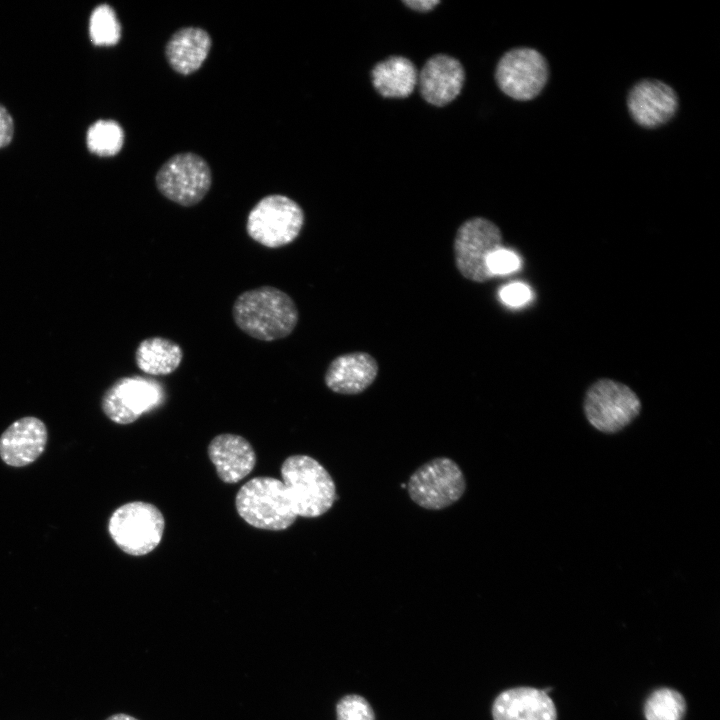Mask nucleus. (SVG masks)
<instances>
[{"instance_id": "25", "label": "nucleus", "mask_w": 720, "mask_h": 720, "mask_svg": "<svg viewBox=\"0 0 720 720\" xmlns=\"http://www.w3.org/2000/svg\"><path fill=\"white\" fill-rule=\"evenodd\" d=\"M487 265L494 277L495 275L509 274L518 270L520 260L514 252L501 247L489 256Z\"/></svg>"}, {"instance_id": "7", "label": "nucleus", "mask_w": 720, "mask_h": 720, "mask_svg": "<svg viewBox=\"0 0 720 720\" xmlns=\"http://www.w3.org/2000/svg\"><path fill=\"white\" fill-rule=\"evenodd\" d=\"M410 498L420 507L441 510L457 502L465 492V477L452 459L438 457L420 466L406 485Z\"/></svg>"}, {"instance_id": "21", "label": "nucleus", "mask_w": 720, "mask_h": 720, "mask_svg": "<svg viewBox=\"0 0 720 720\" xmlns=\"http://www.w3.org/2000/svg\"><path fill=\"white\" fill-rule=\"evenodd\" d=\"M86 143L90 152L101 157H111L122 149L124 131L114 120H99L88 128Z\"/></svg>"}, {"instance_id": "20", "label": "nucleus", "mask_w": 720, "mask_h": 720, "mask_svg": "<svg viewBox=\"0 0 720 720\" xmlns=\"http://www.w3.org/2000/svg\"><path fill=\"white\" fill-rule=\"evenodd\" d=\"M183 352L178 343L163 337L141 341L135 352L138 368L151 376L168 375L180 365Z\"/></svg>"}, {"instance_id": "6", "label": "nucleus", "mask_w": 720, "mask_h": 720, "mask_svg": "<svg viewBox=\"0 0 720 720\" xmlns=\"http://www.w3.org/2000/svg\"><path fill=\"white\" fill-rule=\"evenodd\" d=\"M502 247L499 227L484 217L464 221L453 241L455 266L467 280L485 283L493 276L488 269L489 256Z\"/></svg>"}, {"instance_id": "10", "label": "nucleus", "mask_w": 720, "mask_h": 720, "mask_svg": "<svg viewBox=\"0 0 720 720\" xmlns=\"http://www.w3.org/2000/svg\"><path fill=\"white\" fill-rule=\"evenodd\" d=\"M164 400L160 382L143 376L118 379L102 398L104 414L117 424H130L141 415L159 407Z\"/></svg>"}, {"instance_id": "16", "label": "nucleus", "mask_w": 720, "mask_h": 720, "mask_svg": "<svg viewBox=\"0 0 720 720\" xmlns=\"http://www.w3.org/2000/svg\"><path fill=\"white\" fill-rule=\"evenodd\" d=\"M494 720H556L550 696L533 687H516L500 693L493 705Z\"/></svg>"}, {"instance_id": "12", "label": "nucleus", "mask_w": 720, "mask_h": 720, "mask_svg": "<svg viewBox=\"0 0 720 720\" xmlns=\"http://www.w3.org/2000/svg\"><path fill=\"white\" fill-rule=\"evenodd\" d=\"M627 106L637 124L656 128L674 116L678 98L669 85L658 80H643L630 90Z\"/></svg>"}, {"instance_id": "28", "label": "nucleus", "mask_w": 720, "mask_h": 720, "mask_svg": "<svg viewBox=\"0 0 720 720\" xmlns=\"http://www.w3.org/2000/svg\"><path fill=\"white\" fill-rule=\"evenodd\" d=\"M403 3L409 8L419 11L427 12L432 10L436 5L440 3L438 0H407Z\"/></svg>"}, {"instance_id": "3", "label": "nucleus", "mask_w": 720, "mask_h": 720, "mask_svg": "<svg viewBox=\"0 0 720 720\" xmlns=\"http://www.w3.org/2000/svg\"><path fill=\"white\" fill-rule=\"evenodd\" d=\"M235 505L240 517L258 529L284 530L297 518L284 483L272 477L246 482L236 495Z\"/></svg>"}, {"instance_id": "29", "label": "nucleus", "mask_w": 720, "mask_h": 720, "mask_svg": "<svg viewBox=\"0 0 720 720\" xmlns=\"http://www.w3.org/2000/svg\"><path fill=\"white\" fill-rule=\"evenodd\" d=\"M105 720H139L131 715L125 713H117L109 716Z\"/></svg>"}, {"instance_id": "11", "label": "nucleus", "mask_w": 720, "mask_h": 720, "mask_svg": "<svg viewBox=\"0 0 720 720\" xmlns=\"http://www.w3.org/2000/svg\"><path fill=\"white\" fill-rule=\"evenodd\" d=\"M495 78L499 88L515 100L527 101L536 97L548 79L545 58L531 48H515L499 60Z\"/></svg>"}, {"instance_id": "8", "label": "nucleus", "mask_w": 720, "mask_h": 720, "mask_svg": "<svg viewBox=\"0 0 720 720\" xmlns=\"http://www.w3.org/2000/svg\"><path fill=\"white\" fill-rule=\"evenodd\" d=\"M641 402L627 385L611 379L595 382L586 392L584 412L589 423L604 433H615L639 414Z\"/></svg>"}, {"instance_id": "1", "label": "nucleus", "mask_w": 720, "mask_h": 720, "mask_svg": "<svg viewBox=\"0 0 720 720\" xmlns=\"http://www.w3.org/2000/svg\"><path fill=\"white\" fill-rule=\"evenodd\" d=\"M232 316L237 327L248 336L261 341H275L293 332L299 312L287 293L276 287L261 286L236 298Z\"/></svg>"}, {"instance_id": "19", "label": "nucleus", "mask_w": 720, "mask_h": 720, "mask_svg": "<svg viewBox=\"0 0 720 720\" xmlns=\"http://www.w3.org/2000/svg\"><path fill=\"white\" fill-rule=\"evenodd\" d=\"M418 73L406 57L391 56L378 62L371 71L374 88L384 97L404 98L417 85Z\"/></svg>"}, {"instance_id": "5", "label": "nucleus", "mask_w": 720, "mask_h": 720, "mask_svg": "<svg viewBox=\"0 0 720 720\" xmlns=\"http://www.w3.org/2000/svg\"><path fill=\"white\" fill-rule=\"evenodd\" d=\"M304 212L291 198L273 194L262 198L249 212L246 223L248 235L268 248L292 243L304 225Z\"/></svg>"}, {"instance_id": "15", "label": "nucleus", "mask_w": 720, "mask_h": 720, "mask_svg": "<svg viewBox=\"0 0 720 720\" xmlns=\"http://www.w3.org/2000/svg\"><path fill=\"white\" fill-rule=\"evenodd\" d=\"M378 372V362L371 354L355 351L334 358L326 369L324 382L334 393L356 395L373 384Z\"/></svg>"}, {"instance_id": "24", "label": "nucleus", "mask_w": 720, "mask_h": 720, "mask_svg": "<svg viewBox=\"0 0 720 720\" xmlns=\"http://www.w3.org/2000/svg\"><path fill=\"white\" fill-rule=\"evenodd\" d=\"M337 720H375L368 701L360 695H346L336 705Z\"/></svg>"}, {"instance_id": "13", "label": "nucleus", "mask_w": 720, "mask_h": 720, "mask_svg": "<svg viewBox=\"0 0 720 720\" xmlns=\"http://www.w3.org/2000/svg\"><path fill=\"white\" fill-rule=\"evenodd\" d=\"M47 440L43 421L33 416L23 417L0 436V458L12 467L27 466L44 452Z\"/></svg>"}, {"instance_id": "18", "label": "nucleus", "mask_w": 720, "mask_h": 720, "mask_svg": "<svg viewBox=\"0 0 720 720\" xmlns=\"http://www.w3.org/2000/svg\"><path fill=\"white\" fill-rule=\"evenodd\" d=\"M212 45L207 31L199 27L177 30L165 46V56L170 67L179 74L196 72L206 60Z\"/></svg>"}, {"instance_id": "27", "label": "nucleus", "mask_w": 720, "mask_h": 720, "mask_svg": "<svg viewBox=\"0 0 720 720\" xmlns=\"http://www.w3.org/2000/svg\"><path fill=\"white\" fill-rule=\"evenodd\" d=\"M14 135V122L8 110L0 104V148L6 147Z\"/></svg>"}, {"instance_id": "4", "label": "nucleus", "mask_w": 720, "mask_h": 720, "mask_svg": "<svg viewBox=\"0 0 720 720\" xmlns=\"http://www.w3.org/2000/svg\"><path fill=\"white\" fill-rule=\"evenodd\" d=\"M165 528L161 511L153 504L134 501L117 508L108 522L115 544L125 553L142 556L160 543Z\"/></svg>"}, {"instance_id": "9", "label": "nucleus", "mask_w": 720, "mask_h": 720, "mask_svg": "<svg viewBox=\"0 0 720 720\" xmlns=\"http://www.w3.org/2000/svg\"><path fill=\"white\" fill-rule=\"evenodd\" d=\"M212 183L211 169L204 158L183 152L170 157L156 174V186L167 199L190 207L199 203Z\"/></svg>"}, {"instance_id": "22", "label": "nucleus", "mask_w": 720, "mask_h": 720, "mask_svg": "<svg viewBox=\"0 0 720 720\" xmlns=\"http://www.w3.org/2000/svg\"><path fill=\"white\" fill-rule=\"evenodd\" d=\"M685 712V699L671 688L655 690L644 705L646 720H682Z\"/></svg>"}, {"instance_id": "26", "label": "nucleus", "mask_w": 720, "mask_h": 720, "mask_svg": "<svg viewBox=\"0 0 720 720\" xmlns=\"http://www.w3.org/2000/svg\"><path fill=\"white\" fill-rule=\"evenodd\" d=\"M500 298L502 301L511 307H520L531 299L530 288L523 283H512L500 290Z\"/></svg>"}, {"instance_id": "23", "label": "nucleus", "mask_w": 720, "mask_h": 720, "mask_svg": "<svg viewBox=\"0 0 720 720\" xmlns=\"http://www.w3.org/2000/svg\"><path fill=\"white\" fill-rule=\"evenodd\" d=\"M89 35L97 46H113L121 37V25L114 9L101 4L94 8L89 21Z\"/></svg>"}, {"instance_id": "2", "label": "nucleus", "mask_w": 720, "mask_h": 720, "mask_svg": "<svg viewBox=\"0 0 720 720\" xmlns=\"http://www.w3.org/2000/svg\"><path fill=\"white\" fill-rule=\"evenodd\" d=\"M281 476L297 517H319L326 513L337 499L331 475L317 460L308 455H292L286 458L281 466Z\"/></svg>"}, {"instance_id": "17", "label": "nucleus", "mask_w": 720, "mask_h": 720, "mask_svg": "<svg viewBox=\"0 0 720 720\" xmlns=\"http://www.w3.org/2000/svg\"><path fill=\"white\" fill-rule=\"evenodd\" d=\"M208 456L219 478L225 483H237L245 478L256 464L252 445L242 436L220 434L208 446Z\"/></svg>"}, {"instance_id": "14", "label": "nucleus", "mask_w": 720, "mask_h": 720, "mask_svg": "<svg viewBox=\"0 0 720 720\" xmlns=\"http://www.w3.org/2000/svg\"><path fill=\"white\" fill-rule=\"evenodd\" d=\"M464 77V69L457 59L438 54L425 62L418 74L417 84L428 103L444 106L459 95Z\"/></svg>"}]
</instances>
